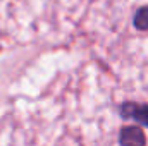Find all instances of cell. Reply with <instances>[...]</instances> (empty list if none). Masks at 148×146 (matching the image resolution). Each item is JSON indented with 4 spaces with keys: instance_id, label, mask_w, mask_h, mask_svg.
Masks as SVG:
<instances>
[{
    "instance_id": "obj_1",
    "label": "cell",
    "mask_w": 148,
    "mask_h": 146,
    "mask_svg": "<svg viewBox=\"0 0 148 146\" xmlns=\"http://www.w3.org/2000/svg\"><path fill=\"white\" fill-rule=\"evenodd\" d=\"M117 112L122 119L134 120L136 124H141V126L148 127V103L124 102V103H119Z\"/></svg>"
},
{
    "instance_id": "obj_2",
    "label": "cell",
    "mask_w": 148,
    "mask_h": 146,
    "mask_svg": "<svg viewBox=\"0 0 148 146\" xmlns=\"http://www.w3.org/2000/svg\"><path fill=\"white\" fill-rule=\"evenodd\" d=\"M119 143L129 146H143L147 145V136L138 126H126L119 131Z\"/></svg>"
},
{
    "instance_id": "obj_3",
    "label": "cell",
    "mask_w": 148,
    "mask_h": 146,
    "mask_svg": "<svg viewBox=\"0 0 148 146\" xmlns=\"http://www.w3.org/2000/svg\"><path fill=\"white\" fill-rule=\"evenodd\" d=\"M133 26L138 31H148V5H141L133 14Z\"/></svg>"
}]
</instances>
